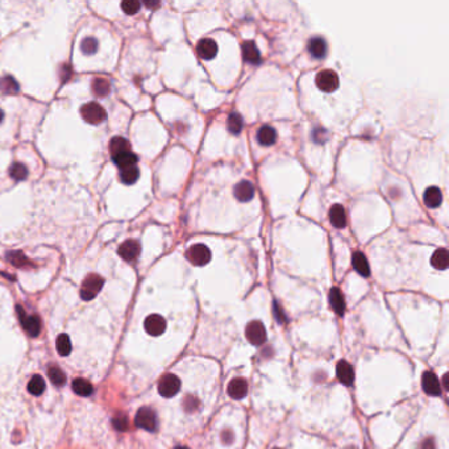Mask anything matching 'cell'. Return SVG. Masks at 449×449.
<instances>
[{"mask_svg":"<svg viewBox=\"0 0 449 449\" xmlns=\"http://www.w3.org/2000/svg\"><path fill=\"white\" fill-rule=\"evenodd\" d=\"M104 285V279L98 274H90L84 278L81 287V298L86 302L92 300L100 293Z\"/></svg>","mask_w":449,"mask_h":449,"instance_id":"1","label":"cell"},{"mask_svg":"<svg viewBox=\"0 0 449 449\" xmlns=\"http://www.w3.org/2000/svg\"><path fill=\"white\" fill-rule=\"evenodd\" d=\"M81 113L84 122H87L88 124H100V123H103L107 119L106 109L100 106V104H98L97 102H91V103L84 104L81 108Z\"/></svg>","mask_w":449,"mask_h":449,"instance_id":"2","label":"cell"},{"mask_svg":"<svg viewBox=\"0 0 449 449\" xmlns=\"http://www.w3.org/2000/svg\"><path fill=\"white\" fill-rule=\"evenodd\" d=\"M186 257L188 261L195 266H204L211 261V250L208 247L203 244H195L186 252Z\"/></svg>","mask_w":449,"mask_h":449,"instance_id":"3","label":"cell"},{"mask_svg":"<svg viewBox=\"0 0 449 449\" xmlns=\"http://www.w3.org/2000/svg\"><path fill=\"white\" fill-rule=\"evenodd\" d=\"M181 390V380L175 374H165L158 382V393L163 398H173Z\"/></svg>","mask_w":449,"mask_h":449,"instance_id":"4","label":"cell"},{"mask_svg":"<svg viewBox=\"0 0 449 449\" xmlns=\"http://www.w3.org/2000/svg\"><path fill=\"white\" fill-rule=\"evenodd\" d=\"M316 86L323 92H334L339 87V77L334 70H321L316 75Z\"/></svg>","mask_w":449,"mask_h":449,"instance_id":"5","label":"cell"},{"mask_svg":"<svg viewBox=\"0 0 449 449\" xmlns=\"http://www.w3.org/2000/svg\"><path fill=\"white\" fill-rule=\"evenodd\" d=\"M134 423L138 428H143L149 432H154L157 430V415L150 407H141L136 414Z\"/></svg>","mask_w":449,"mask_h":449,"instance_id":"6","label":"cell"},{"mask_svg":"<svg viewBox=\"0 0 449 449\" xmlns=\"http://www.w3.org/2000/svg\"><path fill=\"white\" fill-rule=\"evenodd\" d=\"M247 340L253 345L259 346L266 341V329L259 320L250 321L245 329Z\"/></svg>","mask_w":449,"mask_h":449,"instance_id":"7","label":"cell"},{"mask_svg":"<svg viewBox=\"0 0 449 449\" xmlns=\"http://www.w3.org/2000/svg\"><path fill=\"white\" fill-rule=\"evenodd\" d=\"M17 315H19L20 323H21V327L24 328L27 334L32 337H36L40 335L41 332V321L40 318L36 315H27L24 311V309H21L20 306H17Z\"/></svg>","mask_w":449,"mask_h":449,"instance_id":"8","label":"cell"},{"mask_svg":"<svg viewBox=\"0 0 449 449\" xmlns=\"http://www.w3.org/2000/svg\"><path fill=\"white\" fill-rule=\"evenodd\" d=\"M421 386L426 394L431 396L441 395V385H440L439 378L435 375L432 371H424L421 377Z\"/></svg>","mask_w":449,"mask_h":449,"instance_id":"9","label":"cell"},{"mask_svg":"<svg viewBox=\"0 0 449 449\" xmlns=\"http://www.w3.org/2000/svg\"><path fill=\"white\" fill-rule=\"evenodd\" d=\"M144 328L150 336H159L166 329V320L161 315H149L144 321Z\"/></svg>","mask_w":449,"mask_h":449,"instance_id":"10","label":"cell"},{"mask_svg":"<svg viewBox=\"0 0 449 449\" xmlns=\"http://www.w3.org/2000/svg\"><path fill=\"white\" fill-rule=\"evenodd\" d=\"M140 250L141 247L138 241L136 240H127L119 247L117 253L119 256L122 257L124 261H134V259L137 258L138 254H140Z\"/></svg>","mask_w":449,"mask_h":449,"instance_id":"11","label":"cell"},{"mask_svg":"<svg viewBox=\"0 0 449 449\" xmlns=\"http://www.w3.org/2000/svg\"><path fill=\"white\" fill-rule=\"evenodd\" d=\"M336 374L339 381L345 386H352L353 382H355V370H353L349 362L344 361V360H340L337 362Z\"/></svg>","mask_w":449,"mask_h":449,"instance_id":"12","label":"cell"},{"mask_svg":"<svg viewBox=\"0 0 449 449\" xmlns=\"http://www.w3.org/2000/svg\"><path fill=\"white\" fill-rule=\"evenodd\" d=\"M197 53L200 58L209 61V59L215 58V56L218 54V45L211 38H203L198 42Z\"/></svg>","mask_w":449,"mask_h":449,"instance_id":"13","label":"cell"},{"mask_svg":"<svg viewBox=\"0 0 449 449\" xmlns=\"http://www.w3.org/2000/svg\"><path fill=\"white\" fill-rule=\"evenodd\" d=\"M227 393L233 399H243L248 394V382L244 378H234L228 385Z\"/></svg>","mask_w":449,"mask_h":449,"instance_id":"14","label":"cell"},{"mask_svg":"<svg viewBox=\"0 0 449 449\" xmlns=\"http://www.w3.org/2000/svg\"><path fill=\"white\" fill-rule=\"evenodd\" d=\"M234 197L239 202H249L254 197V187L248 181H241L234 186Z\"/></svg>","mask_w":449,"mask_h":449,"instance_id":"15","label":"cell"},{"mask_svg":"<svg viewBox=\"0 0 449 449\" xmlns=\"http://www.w3.org/2000/svg\"><path fill=\"white\" fill-rule=\"evenodd\" d=\"M352 265L355 270L362 277H369L370 275V266H369L368 258L365 254L361 252H355L352 256Z\"/></svg>","mask_w":449,"mask_h":449,"instance_id":"16","label":"cell"},{"mask_svg":"<svg viewBox=\"0 0 449 449\" xmlns=\"http://www.w3.org/2000/svg\"><path fill=\"white\" fill-rule=\"evenodd\" d=\"M277 131L270 125H264L257 132V141L264 147H270L277 141Z\"/></svg>","mask_w":449,"mask_h":449,"instance_id":"17","label":"cell"},{"mask_svg":"<svg viewBox=\"0 0 449 449\" xmlns=\"http://www.w3.org/2000/svg\"><path fill=\"white\" fill-rule=\"evenodd\" d=\"M423 200H424V204L430 208H436L441 204L443 202V194L441 190L436 186H431L427 190L424 191V195H423Z\"/></svg>","mask_w":449,"mask_h":449,"instance_id":"18","label":"cell"},{"mask_svg":"<svg viewBox=\"0 0 449 449\" xmlns=\"http://www.w3.org/2000/svg\"><path fill=\"white\" fill-rule=\"evenodd\" d=\"M329 304H331V307L334 309V311L336 312L337 315H344V312H345V300H344V296L341 294L340 289L332 287L331 291H329Z\"/></svg>","mask_w":449,"mask_h":449,"instance_id":"19","label":"cell"},{"mask_svg":"<svg viewBox=\"0 0 449 449\" xmlns=\"http://www.w3.org/2000/svg\"><path fill=\"white\" fill-rule=\"evenodd\" d=\"M243 50V57L247 62L257 65L261 62V56H259V50L257 49L256 44L253 41H245L241 46Z\"/></svg>","mask_w":449,"mask_h":449,"instance_id":"20","label":"cell"},{"mask_svg":"<svg viewBox=\"0 0 449 449\" xmlns=\"http://www.w3.org/2000/svg\"><path fill=\"white\" fill-rule=\"evenodd\" d=\"M329 220L335 228H344L346 225V212L341 204H334L329 209Z\"/></svg>","mask_w":449,"mask_h":449,"instance_id":"21","label":"cell"},{"mask_svg":"<svg viewBox=\"0 0 449 449\" xmlns=\"http://www.w3.org/2000/svg\"><path fill=\"white\" fill-rule=\"evenodd\" d=\"M309 52L314 58H323L327 53V42L321 37H314L309 42Z\"/></svg>","mask_w":449,"mask_h":449,"instance_id":"22","label":"cell"},{"mask_svg":"<svg viewBox=\"0 0 449 449\" xmlns=\"http://www.w3.org/2000/svg\"><path fill=\"white\" fill-rule=\"evenodd\" d=\"M112 158H113V162H115L120 169L133 168V166H136V163H137L138 161L137 156L134 153H132V152H125V153L116 154V156H113Z\"/></svg>","mask_w":449,"mask_h":449,"instance_id":"23","label":"cell"},{"mask_svg":"<svg viewBox=\"0 0 449 449\" xmlns=\"http://www.w3.org/2000/svg\"><path fill=\"white\" fill-rule=\"evenodd\" d=\"M20 90L19 87V83L16 81L13 77L11 75H4L0 78V91L3 92V94L7 95H13V94H17Z\"/></svg>","mask_w":449,"mask_h":449,"instance_id":"24","label":"cell"},{"mask_svg":"<svg viewBox=\"0 0 449 449\" xmlns=\"http://www.w3.org/2000/svg\"><path fill=\"white\" fill-rule=\"evenodd\" d=\"M431 264H432V266H434L435 269H437V270H445V269L448 268V264H449L448 252H446V249L440 248V249L435 250V253L432 254V257H431Z\"/></svg>","mask_w":449,"mask_h":449,"instance_id":"25","label":"cell"},{"mask_svg":"<svg viewBox=\"0 0 449 449\" xmlns=\"http://www.w3.org/2000/svg\"><path fill=\"white\" fill-rule=\"evenodd\" d=\"M91 88H92V92H94L97 97L106 98L107 95L109 94V91H111V84H109V82L107 81V79L97 77V78L92 79Z\"/></svg>","mask_w":449,"mask_h":449,"instance_id":"26","label":"cell"},{"mask_svg":"<svg viewBox=\"0 0 449 449\" xmlns=\"http://www.w3.org/2000/svg\"><path fill=\"white\" fill-rule=\"evenodd\" d=\"M72 387L73 391L79 396H90L92 394V391H94L92 385L88 381L83 380V378H78V380L73 381Z\"/></svg>","mask_w":449,"mask_h":449,"instance_id":"27","label":"cell"},{"mask_svg":"<svg viewBox=\"0 0 449 449\" xmlns=\"http://www.w3.org/2000/svg\"><path fill=\"white\" fill-rule=\"evenodd\" d=\"M109 152H111L112 157L116 156V154L131 152V144L128 143V140H125L123 137H113L109 143Z\"/></svg>","mask_w":449,"mask_h":449,"instance_id":"28","label":"cell"},{"mask_svg":"<svg viewBox=\"0 0 449 449\" xmlns=\"http://www.w3.org/2000/svg\"><path fill=\"white\" fill-rule=\"evenodd\" d=\"M6 258L16 268H27V266H32L31 261L27 256H25L22 252H8L7 253Z\"/></svg>","mask_w":449,"mask_h":449,"instance_id":"29","label":"cell"},{"mask_svg":"<svg viewBox=\"0 0 449 449\" xmlns=\"http://www.w3.org/2000/svg\"><path fill=\"white\" fill-rule=\"evenodd\" d=\"M45 387H46V385H45L44 378L41 377V375L36 374L31 378V381H29L28 391L32 394V395L38 396L44 393Z\"/></svg>","mask_w":449,"mask_h":449,"instance_id":"30","label":"cell"},{"mask_svg":"<svg viewBox=\"0 0 449 449\" xmlns=\"http://www.w3.org/2000/svg\"><path fill=\"white\" fill-rule=\"evenodd\" d=\"M138 177H140V172L136 166L128 169H122L120 170V179L124 184H133L137 182Z\"/></svg>","mask_w":449,"mask_h":449,"instance_id":"31","label":"cell"},{"mask_svg":"<svg viewBox=\"0 0 449 449\" xmlns=\"http://www.w3.org/2000/svg\"><path fill=\"white\" fill-rule=\"evenodd\" d=\"M56 348L57 352L61 356H69L72 353V341H70V337L65 334L59 335L57 337Z\"/></svg>","mask_w":449,"mask_h":449,"instance_id":"32","label":"cell"},{"mask_svg":"<svg viewBox=\"0 0 449 449\" xmlns=\"http://www.w3.org/2000/svg\"><path fill=\"white\" fill-rule=\"evenodd\" d=\"M227 127L229 129V132L233 134L240 133L241 129L244 127V122H243V117H241L240 113L233 112L231 115L228 116V120H227Z\"/></svg>","mask_w":449,"mask_h":449,"instance_id":"33","label":"cell"},{"mask_svg":"<svg viewBox=\"0 0 449 449\" xmlns=\"http://www.w3.org/2000/svg\"><path fill=\"white\" fill-rule=\"evenodd\" d=\"M48 375H49V380L53 382L56 386H62L66 382V375L62 370L57 366H50L49 370H48Z\"/></svg>","mask_w":449,"mask_h":449,"instance_id":"34","label":"cell"},{"mask_svg":"<svg viewBox=\"0 0 449 449\" xmlns=\"http://www.w3.org/2000/svg\"><path fill=\"white\" fill-rule=\"evenodd\" d=\"M10 175L15 181H24L28 177V169L22 163L16 162L10 168Z\"/></svg>","mask_w":449,"mask_h":449,"instance_id":"35","label":"cell"},{"mask_svg":"<svg viewBox=\"0 0 449 449\" xmlns=\"http://www.w3.org/2000/svg\"><path fill=\"white\" fill-rule=\"evenodd\" d=\"M141 3L137 0H124L122 3V10L127 15H136L140 11Z\"/></svg>","mask_w":449,"mask_h":449,"instance_id":"36","label":"cell"},{"mask_svg":"<svg viewBox=\"0 0 449 449\" xmlns=\"http://www.w3.org/2000/svg\"><path fill=\"white\" fill-rule=\"evenodd\" d=\"M81 49L84 54H87V56H91V54H94L98 49V41L92 37H88V38H84L82 41V45H81Z\"/></svg>","mask_w":449,"mask_h":449,"instance_id":"37","label":"cell"},{"mask_svg":"<svg viewBox=\"0 0 449 449\" xmlns=\"http://www.w3.org/2000/svg\"><path fill=\"white\" fill-rule=\"evenodd\" d=\"M112 424H113V427H115V430L122 431V432L123 431H127L128 430V426H129L128 418H127L124 414L116 415L112 420Z\"/></svg>","mask_w":449,"mask_h":449,"instance_id":"38","label":"cell"},{"mask_svg":"<svg viewBox=\"0 0 449 449\" xmlns=\"http://www.w3.org/2000/svg\"><path fill=\"white\" fill-rule=\"evenodd\" d=\"M198 405H199V400L193 395H188L186 396V399L183 400V406H184V410L187 412H193L198 409Z\"/></svg>","mask_w":449,"mask_h":449,"instance_id":"39","label":"cell"},{"mask_svg":"<svg viewBox=\"0 0 449 449\" xmlns=\"http://www.w3.org/2000/svg\"><path fill=\"white\" fill-rule=\"evenodd\" d=\"M274 315H275V318H277V320L279 324H282V323H285V321H286V316H285V314H283V310L278 306L277 303H274Z\"/></svg>","mask_w":449,"mask_h":449,"instance_id":"40","label":"cell"},{"mask_svg":"<svg viewBox=\"0 0 449 449\" xmlns=\"http://www.w3.org/2000/svg\"><path fill=\"white\" fill-rule=\"evenodd\" d=\"M222 440L224 444H232L234 440V435L231 430H225L223 431L222 434Z\"/></svg>","mask_w":449,"mask_h":449,"instance_id":"41","label":"cell"},{"mask_svg":"<svg viewBox=\"0 0 449 449\" xmlns=\"http://www.w3.org/2000/svg\"><path fill=\"white\" fill-rule=\"evenodd\" d=\"M421 449H436L435 448V440L432 437H427V439L421 443Z\"/></svg>","mask_w":449,"mask_h":449,"instance_id":"42","label":"cell"},{"mask_svg":"<svg viewBox=\"0 0 449 449\" xmlns=\"http://www.w3.org/2000/svg\"><path fill=\"white\" fill-rule=\"evenodd\" d=\"M448 377H449L448 373H445V374L443 375V385L445 389H448Z\"/></svg>","mask_w":449,"mask_h":449,"instance_id":"43","label":"cell"},{"mask_svg":"<svg viewBox=\"0 0 449 449\" xmlns=\"http://www.w3.org/2000/svg\"><path fill=\"white\" fill-rule=\"evenodd\" d=\"M145 6L150 7V8H154V7H158L159 3H149V2H147V3H145Z\"/></svg>","mask_w":449,"mask_h":449,"instance_id":"44","label":"cell"},{"mask_svg":"<svg viewBox=\"0 0 449 449\" xmlns=\"http://www.w3.org/2000/svg\"><path fill=\"white\" fill-rule=\"evenodd\" d=\"M174 449H190V448H187V446H183V445H179V446H175Z\"/></svg>","mask_w":449,"mask_h":449,"instance_id":"45","label":"cell"},{"mask_svg":"<svg viewBox=\"0 0 449 449\" xmlns=\"http://www.w3.org/2000/svg\"><path fill=\"white\" fill-rule=\"evenodd\" d=\"M3 111H2V109H0V122H2V120H3Z\"/></svg>","mask_w":449,"mask_h":449,"instance_id":"46","label":"cell"},{"mask_svg":"<svg viewBox=\"0 0 449 449\" xmlns=\"http://www.w3.org/2000/svg\"><path fill=\"white\" fill-rule=\"evenodd\" d=\"M275 449H279V448H275Z\"/></svg>","mask_w":449,"mask_h":449,"instance_id":"47","label":"cell"}]
</instances>
